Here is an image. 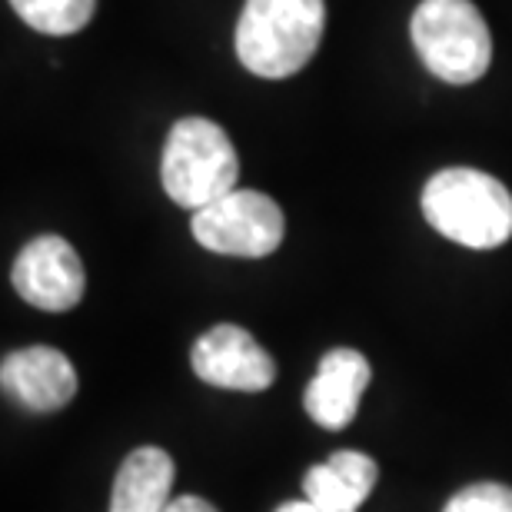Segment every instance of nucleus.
<instances>
[{
    "label": "nucleus",
    "instance_id": "1",
    "mask_svg": "<svg viewBox=\"0 0 512 512\" xmlns=\"http://www.w3.org/2000/svg\"><path fill=\"white\" fill-rule=\"evenodd\" d=\"M423 217L439 237L469 250H496L512 237V193L476 167H446L423 187Z\"/></svg>",
    "mask_w": 512,
    "mask_h": 512
},
{
    "label": "nucleus",
    "instance_id": "2",
    "mask_svg": "<svg viewBox=\"0 0 512 512\" xmlns=\"http://www.w3.org/2000/svg\"><path fill=\"white\" fill-rule=\"evenodd\" d=\"M323 30L326 0H247L233 47L253 77L286 80L313 60Z\"/></svg>",
    "mask_w": 512,
    "mask_h": 512
},
{
    "label": "nucleus",
    "instance_id": "3",
    "mask_svg": "<svg viewBox=\"0 0 512 512\" xmlns=\"http://www.w3.org/2000/svg\"><path fill=\"white\" fill-rule=\"evenodd\" d=\"M240 160L230 133L207 117H183L163 143L160 180L167 197L183 210H203L237 190Z\"/></svg>",
    "mask_w": 512,
    "mask_h": 512
},
{
    "label": "nucleus",
    "instance_id": "4",
    "mask_svg": "<svg viewBox=\"0 0 512 512\" xmlns=\"http://www.w3.org/2000/svg\"><path fill=\"white\" fill-rule=\"evenodd\" d=\"M409 37L429 74L453 87L476 84L493 64V34L473 0H423Z\"/></svg>",
    "mask_w": 512,
    "mask_h": 512
},
{
    "label": "nucleus",
    "instance_id": "5",
    "mask_svg": "<svg viewBox=\"0 0 512 512\" xmlns=\"http://www.w3.org/2000/svg\"><path fill=\"white\" fill-rule=\"evenodd\" d=\"M193 240L203 250L223 256L260 260L280 250L286 220L280 203L260 190H230L227 197L193 213Z\"/></svg>",
    "mask_w": 512,
    "mask_h": 512
},
{
    "label": "nucleus",
    "instance_id": "6",
    "mask_svg": "<svg viewBox=\"0 0 512 512\" xmlns=\"http://www.w3.org/2000/svg\"><path fill=\"white\" fill-rule=\"evenodd\" d=\"M10 283L20 300L44 313H67L84 300L87 273L80 253L64 237H37L17 253Z\"/></svg>",
    "mask_w": 512,
    "mask_h": 512
},
{
    "label": "nucleus",
    "instance_id": "7",
    "mask_svg": "<svg viewBox=\"0 0 512 512\" xmlns=\"http://www.w3.org/2000/svg\"><path fill=\"white\" fill-rule=\"evenodd\" d=\"M193 373L217 389L263 393L276 380L273 356L237 323H217L193 343Z\"/></svg>",
    "mask_w": 512,
    "mask_h": 512
},
{
    "label": "nucleus",
    "instance_id": "8",
    "mask_svg": "<svg viewBox=\"0 0 512 512\" xmlns=\"http://www.w3.org/2000/svg\"><path fill=\"white\" fill-rule=\"evenodd\" d=\"M0 383L4 393L30 413H57L77 396L74 363L54 346H27L7 353L0 363Z\"/></svg>",
    "mask_w": 512,
    "mask_h": 512
},
{
    "label": "nucleus",
    "instance_id": "9",
    "mask_svg": "<svg viewBox=\"0 0 512 512\" xmlns=\"http://www.w3.org/2000/svg\"><path fill=\"white\" fill-rule=\"evenodd\" d=\"M370 376V360L360 350L336 346L320 360L316 376L303 393L306 416L323 429H346L356 419Z\"/></svg>",
    "mask_w": 512,
    "mask_h": 512
},
{
    "label": "nucleus",
    "instance_id": "10",
    "mask_svg": "<svg viewBox=\"0 0 512 512\" xmlns=\"http://www.w3.org/2000/svg\"><path fill=\"white\" fill-rule=\"evenodd\" d=\"M173 476H177V466L160 446L133 449L117 469L110 512H163L170 506Z\"/></svg>",
    "mask_w": 512,
    "mask_h": 512
},
{
    "label": "nucleus",
    "instance_id": "11",
    "mask_svg": "<svg viewBox=\"0 0 512 512\" xmlns=\"http://www.w3.org/2000/svg\"><path fill=\"white\" fill-rule=\"evenodd\" d=\"M10 7L30 30L47 37L80 34L97 14V0H10Z\"/></svg>",
    "mask_w": 512,
    "mask_h": 512
},
{
    "label": "nucleus",
    "instance_id": "12",
    "mask_svg": "<svg viewBox=\"0 0 512 512\" xmlns=\"http://www.w3.org/2000/svg\"><path fill=\"white\" fill-rule=\"evenodd\" d=\"M303 493L320 512H356L363 506L360 499L346 489L343 479L333 473L330 463H320V466H313L310 473H306Z\"/></svg>",
    "mask_w": 512,
    "mask_h": 512
},
{
    "label": "nucleus",
    "instance_id": "13",
    "mask_svg": "<svg viewBox=\"0 0 512 512\" xmlns=\"http://www.w3.org/2000/svg\"><path fill=\"white\" fill-rule=\"evenodd\" d=\"M326 463L333 466V473L343 479L346 489L360 499V503H366L370 499V493L376 489V479H380V469H376V463L366 453H353V449H340V453H333Z\"/></svg>",
    "mask_w": 512,
    "mask_h": 512
},
{
    "label": "nucleus",
    "instance_id": "14",
    "mask_svg": "<svg viewBox=\"0 0 512 512\" xmlns=\"http://www.w3.org/2000/svg\"><path fill=\"white\" fill-rule=\"evenodd\" d=\"M443 512H512V489L503 483H473L459 489Z\"/></svg>",
    "mask_w": 512,
    "mask_h": 512
},
{
    "label": "nucleus",
    "instance_id": "15",
    "mask_svg": "<svg viewBox=\"0 0 512 512\" xmlns=\"http://www.w3.org/2000/svg\"><path fill=\"white\" fill-rule=\"evenodd\" d=\"M163 512H220V509L200 496H177V499H170V506Z\"/></svg>",
    "mask_w": 512,
    "mask_h": 512
},
{
    "label": "nucleus",
    "instance_id": "16",
    "mask_svg": "<svg viewBox=\"0 0 512 512\" xmlns=\"http://www.w3.org/2000/svg\"><path fill=\"white\" fill-rule=\"evenodd\" d=\"M276 512H320V509H316L310 499H303V503H283Z\"/></svg>",
    "mask_w": 512,
    "mask_h": 512
}]
</instances>
